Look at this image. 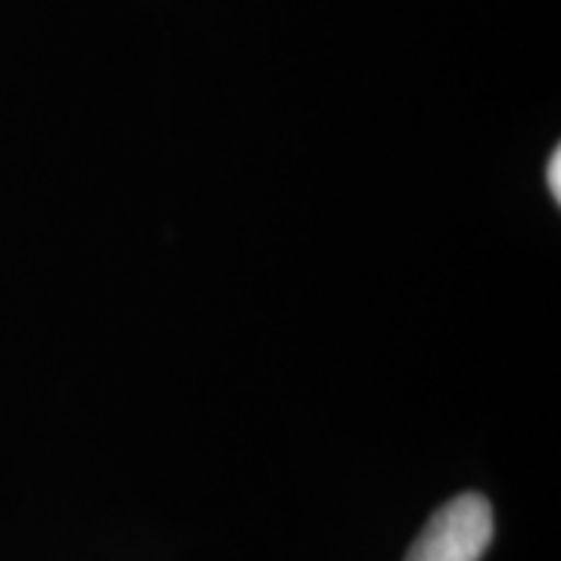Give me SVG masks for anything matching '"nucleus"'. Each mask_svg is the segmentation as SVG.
<instances>
[{"label": "nucleus", "instance_id": "1", "mask_svg": "<svg viewBox=\"0 0 561 561\" xmlns=\"http://www.w3.org/2000/svg\"><path fill=\"white\" fill-rule=\"evenodd\" d=\"M493 540V505L481 493H461L434 512L405 561H481Z\"/></svg>", "mask_w": 561, "mask_h": 561}, {"label": "nucleus", "instance_id": "2", "mask_svg": "<svg viewBox=\"0 0 561 561\" xmlns=\"http://www.w3.org/2000/svg\"><path fill=\"white\" fill-rule=\"evenodd\" d=\"M546 181H549V191H552V201H561V150L556 147L552 157H549V169H546Z\"/></svg>", "mask_w": 561, "mask_h": 561}]
</instances>
